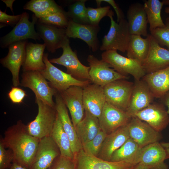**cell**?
<instances>
[{
  "label": "cell",
  "instance_id": "obj_13",
  "mask_svg": "<svg viewBox=\"0 0 169 169\" xmlns=\"http://www.w3.org/2000/svg\"><path fill=\"white\" fill-rule=\"evenodd\" d=\"M132 117L126 111L106 102L98 119L101 130L107 135L127 125Z\"/></svg>",
  "mask_w": 169,
  "mask_h": 169
},
{
  "label": "cell",
  "instance_id": "obj_20",
  "mask_svg": "<svg viewBox=\"0 0 169 169\" xmlns=\"http://www.w3.org/2000/svg\"><path fill=\"white\" fill-rule=\"evenodd\" d=\"M150 49L142 66L146 74L164 69L169 66V50L161 47L155 38L149 34Z\"/></svg>",
  "mask_w": 169,
  "mask_h": 169
},
{
  "label": "cell",
  "instance_id": "obj_27",
  "mask_svg": "<svg viewBox=\"0 0 169 169\" xmlns=\"http://www.w3.org/2000/svg\"><path fill=\"white\" fill-rule=\"evenodd\" d=\"M148 85L154 98H162L169 91V66L146 74L142 79Z\"/></svg>",
  "mask_w": 169,
  "mask_h": 169
},
{
  "label": "cell",
  "instance_id": "obj_46",
  "mask_svg": "<svg viewBox=\"0 0 169 169\" xmlns=\"http://www.w3.org/2000/svg\"><path fill=\"white\" fill-rule=\"evenodd\" d=\"M7 169H27L25 167L21 166L19 164L13 162L11 166Z\"/></svg>",
  "mask_w": 169,
  "mask_h": 169
},
{
  "label": "cell",
  "instance_id": "obj_3",
  "mask_svg": "<svg viewBox=\"0 0 169 169\" xmlns=\"http://www.w3.org/2000/svg\"><path fill=\"white\" fill-rule=\"evenodd\" d=\"M20 85L30 89L35 97L49 106L55 108L53 97L58 92L52 87L41 72L37 70L23 71Z\"/></svg>",
  "mask_w": 169,
  "mask_h": 169
},
{
  "label": "cell",
  "instance_id": "obj_10",
  "mask_svg": "<svg viewBox=\"0 0 169 169\" xmlns=\"http://www.w3.org/2000/svg\"><path fill=\"white\" fill-rule=\"evenodd\" d=\"M63 52L59 57L49 59L52 63L65 67L67 73L80 80L90 81L89 72L90 67L83 64L79 59L76 53L70 47L69 42L62 48Z\"/></svg>",
  "mask_w": 169,
  "mask_h": 169
},
{
  "label": "cell",
  "instance_id": "obj_32",
  "mask_svg": "<svg viewBox=\"0 0 169 169\" xmlns=\"http://www.w3.org/2000/svg\"><path fill=\"white\" fill-rule=\"evenodd\" d=\"M50 136L59 149L60 156L74 160L70 142L62 128L57 115Z\"/></svg>",
  "mask_w": 169,
  "mask_h": 169
},
{
  "label": "cell",
  "instance_id": "obj_47",
  "mask_svg": "<svg viewBox=\"0 0 169 169\" xmlns=\"http://www.w3.org/2000/svg\"><path fill=\"white\" fill-rule=\"evenodd\" d=\"M133 169H149V168L142 163L140 162L136 165Z\"/></svg>",
  "mask_w": 169,
  "mask_h": 169
},
{
  "label": "cell",
  "instance_id": "obj_29",
  "mask_svg": "<svg viewBox=\"0 0 169 169\" xmlns=\"http://www.w3.org/2000/svg\"><path fill=\"white\" fill-rule=\"evenodd\" d=\"M75 129L82 145L92 140L101 130L98 118L85 111L84 118Z\"/></svg>",
  "mask_w": 169,
  "mask_h": 169
},
{
  "label": "cell",
  "instance_id": "obj_44",
  "mask_svg": "<svg viewBox=\"0 0 169 169\" xmlns=\"http://www.w3.org/2000/svg\"><path fill=\"white\" fill-rule=\"evenodd\" d=\"M102 2H106L111 6L114 9L117 17V22L125 19L124 14L122 10L114 0H97L96 2L98 7H100V4Z\"/></svg>",
  "mask_w": 169,
  "mask_h": 169
},
{
  "label": "cell",
  "instance_id": "obj_19",
  "mask_svg": "<svg viewBox=\"0 0 169 169\" xmlns=\"http://www.w3.org/2000/svg\"><path fill=\"white\" fill-rule=\"evenodd\" d=\"M74 160L77 169H133L136 165L125 161L105 160L87 154L83 149L75 156Z\"/></svg>",
  "mask_w": 169,
  "mask_h": 169
},
{
  "label": "cell",
  "instance_id": "obj_35",
  "mask_svg": "<svg viewBox=\"0 0 169 169\" xmlns=\"http://www.w3.org/2000/svg\"><path fill=\"white\" fill-rule=\"evenodd\" d=\"M86 0L74 1L68 7L66 12L67 17L74 22L82 24H90L85 5Z\"/></svg>",
  "mask_w": 169,
  "mask_h": 169
},
{
  "label": "cell",
  "instance_id": "obj_15",
  "mask_svg": "<svg viewBox=\"0 0 169 169\" xmlns=\"http://www.w3.org/2000/svg\"><path fill=\"white\" fill-rule=\"evenodd\" d=\"M167 158L166 149L157 142L141 148L135 162L136 164L142 163L149 169H168L164 163Z\"/></svg>",
  "mask_w": 169,
  "mask_h": 169
},
{
  "label": "cell",
  "instance_id": "obj_41",
  "mask_svg": "<svg viewBox=\"0 0 169 169\" xmlns=\"http://www.w3.org/2000/svg\"><path fill=\"white\" fill-rule=\"evenodd\" d=\"M74 160L60 156L48 169H75Z\"/></svg>",
  "mask_w": 169,
  "mask_h": 169
},
{
  "label": "cell",
  "instance_id": "obj_14",
  "mask_svg": "<svg viewBox=\"0 0 169 169\" xmlns=\"http://www.w3.org/2000/svg\"><path fill=\"white\" fill-rule=\"evenodd\" d=\"M127 126L130 138L141 148L158 142L161 138L160 132L136 117L132 116Z\"/></svg>",
  "mask_w": 169,
  "mask_h": 169
},
{
  "label": "cell",
  "instance_id": "obj_28",
  "mask_svg": "<svg viewBox=\"0 0 169 169\" xmlns=\"http://www.w3.org/2000/svg\"><path fill=\"white\" fill-rule=\"evenodd\" d=\"M44 44L27 43L25 60L22 65L23 71L37 70L41 71L46 67L43 61Z\"/></svg>",
  "mask_w": 169,
  "mask_h": 169
},
{
  "label": "cell",
  "instance_id": "obj_31",
  "mask_svg": "<svg viewBox=\"0 0 169 169\" xmlns=\"http://www.w3.org/2000/svg\"><path fill=\"white\" fill-rule=\"evenodd\" d=\"M23 8L32 12L38 19L64 11L53 0H31L25 4Z\"/></svg>",
  "mask_w": 169,
  "mask_h": 169
},
{
  "label": "cell",
  "instance_id": "obj_1",
  "mask_svg": "<svg viewBox=\"0 0 169 169\" xmlns=\"http://www.w3.org/2000/svg\"><path fill=\"white\" fill-rule=\"evenodd\" d=\"M39 139L29 133L27 125L21 120L9 127L4 132L0 142L5 148L13 151V162H16L28 169L37 149Z\"/></svg>",
  "mask_w": 169,
  "mask_h": 169
},
{
  "label": "cell",
  "instance_id": "obj_18",
  "mask_svg": "<svg viewBox=\"0 0 169 169\" xmlns=\"http://www.w3.org/2000/svg\"><path fill=\"white\" fill-rule=\"evenodd\" d=\"M55 109L58 119L70 142L72 151L74 157L82 149V145L78 136L75 128L69 117L67 108L60 94L55 95Z\"/></svg>",
  "mask_w": 169,
  "mask_h": 169
},
{
  "label": "cell",
  "instance_id": "obj_26",
  "mask_svg": "<svg viewBox=\"0 0 169 169\" xmlns=\"http://www.w3.org/2000/svg\"><path fill=\"white\" fill-rule=\"evenodd\" d=\"M126 17L131 34L148 36V23L143 4L139 3L131 4L127 10Z\"/></svg>",
  "mask_w": 169,
  "mask_h": 169
},
{
  "label": "cell",
  "instance_id": "obj_21",
  "mask_svg": "<svg viewBox=\"0 0 169 169\" xmlns=\"http://www.w3.org/2000/svg\"><path fill=\"white\" fill-rule=\"evenodd\" d=\"M59 93L69 110L72 121L75 128L84 117L83 88L78 86H71Z\"/></svg>",
  "mask_w": 169,
  "mask_h": 169
},
{
  "label": "cell",
  "instance_id": "obj_36",
  "mask_svg": "<svg viewBox=\"0 0 169 169\" xmlns=\"http://www.w3.org/2000/svg\"><path fill=\"white\" fill-rule=\"evenodd\" d=\"M69 21L66 12H59L38 19V22L55 27L66 28Z\"/></svg>",
  "mask_w": 169,
  "mask_h": 169
},
{
  "label": "cell",
  "instance_id": "obj_22",
  "mask_svg": "<svg viewBox=\"0 0 169 169\" xmlns=\"http://www.w3.org/2000/svg\"><path fill=\"white\" fill-rule=\"evenodd\" d=\"M132 116L145 122L158 132L165 129L169 123V116L164 105L153 103Z\"/></svg>",
  "mask_w": 169,
  "mask_h": 169
},
{
  "label": "cell",
  "instance_id": "obj_34",
  "mask_svg": "<svg viewBox=\"0 0 169 169\" xmlns=\"http://www.w3.org/2000/svg\"><path fill=\"white\" fill-rule=\"evenodd\" d=\"M141 148L130 138L119 149L112 154L110 161H125L135 164V160Z\"/></svg>",
  "mask_w": 169,
  "mask_h": 169
},
{
  "label": "cell",
  "instance_id": "obj_11",
  "mask_svg": "<svg viewBox=\"0 0 169 169\" xmlns=\"http://www.w3.org/2000/svg\"><path fill=\"white\" fill-rule=\"evenodd\" d=\"M27 43V40H24L11 44L8 47V52L7 55L0 59L1 64L11 73L13 86L18 87L20 84L19 73L25 60Z\"/></svg>",
  "mask_w": 169,
  "mask_h": 169
},
{
  "label": "cell",
  "instance_id": "obj_7",
  "mask_svg": "<svg viewBox=\"0 0 169 169\" xmlns=\"http://www.w3.org/2000/svg\"><path fill=\"white\" fill-rule=\"evenodd\" d=\"M29 15L26 12L22 13L21 17L13 29L0 39L2 48L8 47L11 44L17 42L32 39L35 40L41 39L35 29V25L38 18L34 15L31 22L29 20Z\"/></svg>",
  "mask_w": 169,
  "mask_h": 169
},
{
  "label": "cell",
  "instance_id": "obj_50",
  "mask_svg": "<svg viewBox=\"0 0 169 169\" xmlns=\"http://www.w3.org/2000/svg\"><path fill=\"white\" fill-rule=\"evenodd\" d=\"M162 2L164 5H169V0H164Z\"/></svg>",
  "mask_w": 169,
  "mask_h": 169
},
{
  "label": "cell",
  "instance_id": "obj_39",
  "mask_svg": "<svg viewBox=\"0 0 169 169\" xmlns=\"http://www.w3.org/2000/svg\"><path fill=\"white\" fill-rule=\"evenodd\" d=\"M165 26L150 32L151 35L160 45L166 46L169 50V17L165 21Z\"/></svg>",
  "mask_w": 169,
  "mask_h": 169
},
{
  "label": "cell",
  "instance_id": "obj_49",
  "mask_svg": "<svg viewBox=\"0 0 169 169\" xmlns=\"http://www.w3.org/2000/svg\"><path fill=\"white\" fill-rule=\"evenodd\" d=\"M161 144L162 146L165 149L169 148V142H163L161 143Z\"/></svg>",
  "mask_w": 169,
  "mask_h": 169
},
{
  "label": "cell",
  "instance_id": "obj_4",
  "mask_svg": "<svg viewBox=\"0 0 169 169\" xmlns=\"http://www.w3.org/2000/svg\"><path fill=\"white\" fill-rule=\"evenodd\" d=\"M110 15L111 25L109 30L102 40L100 49L101 51L110 50H119L122 52L126 51L131 36L127 20L123 19L116 22Z\"/></svg>",
  "mask_w": 169,
  "mask_h": 169
},
{
  "label": "cell",
  "instance_id": "obj_48",
  "mask_svg": "<svg viewBox=\"0 0 169 169\" xmlns=\"http://www.w3.org/2000/svg\"><path fill=\"white\" fill-rule=\"evenodd\" d=\"M7 5V7H9L12 12H13L12 4L15 0H2Z\"/></svg>",
  "mask_w": 169,
  "mask_h": 169
},
{
  "label": "cell",
  "instance_id": "obj_2",
  "mask_svg": "<svg viewBox=\"0 0 169 169\" xmlns=\"http://www.w3.org/2000/svg\"><path fill=\"white\" fill-rule=\"evenodd\" d=\"M38 106V113L35 119L27 125L30 134L41 139L50 136L57 116L55 108L46 104L35 97Z\"/></svg>",
  "mask_w": 169,
  "mask_h": 169
},
{
  "label": "cell",
  "instance_id": "obj_9",
  "mask_svg": "<svg viewBox=\"0 0 169 169\" xmlns=\"http://www.w3.org/2000/svg\"><path fill=\"white\" fill-rule=\"evenodd\" d=\"M87 61L90 67L89 72L91 82L104 87L114 81L120 79H126L127 76L117 72L108 63L102 60H99L93 55H89Z\"/></svg>",
  "mask_w": 169,
  "mask_h": 169
},
{
  "label": "cell",
  "instance_id": "obj_30",
  "mask_svg": "<svg viewBox=\"0 0 169 169\" xmlns=\"http://www.w3.org/2000/svg\"><path fill=\"white\" fill-rule=\"evenodd\" d=\"M150 46L149 34L146 38L140 35L131 34L126 51L127 57L142 64L148 54Z\"/></svg>",
  "mask_w": 169,
  "mask_h": 169
},
{
  "label": "cell",
  "instance_id": "obj_6",
  "mask_svg": "<svg viewBox=\"0 0 169 169\" xmlns=\"http://www.w3.org/2000/svg\"><path fill=\"white\" fill-rule=\"evenodd\" d=\"M48 56V53L44 54L43 61L46 67L44 69L40 72L49 81L50 86L58 92H63L71 86H78L83 88L91 83L89 80H78L70 74L61 70L50 62Z\"/></svg>",
  "mask_w": 169,
  "mask_h": 169
},
{
  "label": "cell",
  "instance_id": "obj_8",
  "mask_svg": "<svg viewBox=\"0 0 169 169\" xmlns=\"http://www.w3.org/2000/svg\"><path fill=\"white\" fill-rule=\"evenodd\" d=\"M134 83L125 79L117 80L103 87L106 102L120 110L126 111Z\"/></svg>",
  "mask_w": 169,
  "mask_h": 169
},
{
  "label": "cell",
  "instance_id": "obj_33",
  "mask_svg": "<svg viewBox=\"0 0 169 169\" xmlns=\"http://www.w3.org/2000/svg\"><path fill=\"white\" fill-rule=\"evenodd\" d=\"M163 5V2L159 0H148L144 2L143 5L150 32L165 26L161 16V11Z\"/></svg>",
  "mask_w": 169,
  "mask_h": 169
},
{
  "label": "cell",
  "instance_id": "obj_40",
  "mask_svg": "<svg viewBox=\"0 0 169 169\" xmlns=\"http://www.w3.org/2000/svg\"><path fill=\"white\" fill-rule=\"evenodd\" d=\"M14 161L13 154L12 151L6 149L0 142V169H7L12 165Z\"/></svg>",
  "mask_w": 169,
  "mask_h": 169
},
{
  "label": "cell",
  "instance_id": "obj_5",
  "mask_svg": "<svg viewBox=\"0 0 169 169\" xmlns=\"http://www.w3.org/2000/svg\"><path fill=\"white\" fill-rule=\"evenodd\" d=\"M101 58L117 72L127 76L131 75L135 80L141 79L146 74L141 63L121 55L116 50L104 51L101 54Z\"/></svg>",
  "mask_w": 169,
  "mask_h": 169
},
{
  "label": "cell",
  "instance_id": "obj_12",
  "mask_svg": "<svg viewBox=\"0 0 169 169\" xmlns=\"http://www.w3.org/2000/svg\"><path fill=\"white\" fill-rule=\"evenodd\" d=\"M60 156L59 149L51 136L39 139L37 149L28 169H48Z\"/></svg>",
  "mask_w": 169,
  "mask_h": 169
},
{
  "label": "cell",
  "instance_id": "obj_17",
  "mask_svg": "<svg viewBox=\"0 0 169 169\" xmlns=\"http://www.w3.org/2000/svg\"><path fill=\"white\" fill-rule=\"evenodd\" d=\"M37 32L44 42L47 50L52 53L69 42L65 28H59L37 22Z\"/></svg>",
  "mask_w": 169,
  "mask_h": 169
},
{
  "label": "cell",
  "instance_id": "obj_16",
  "mask_svg": "<svg viewBox=\"0 0 169 169\" xmlns=\"http://www.w3.org/2000/svg\"><path fill=\"white\" fill-rule=\"evenodd\" d=\"M100 29L99 25L78 23L69 19L66 28V35L69 38L82 40L93 52L96 51L99 48L97 35Z\"/></svg>",
  "mask_w": 169,
  "mask_h": 169
},
{
  "label": "cell",
  "instance_id": "obj_45",
  "mask_svg": "<svg viewBox=\"0 0 169 169\" xmlns=\"http://www.w3.org/2000/svg\"><path fill=\"white\" fill-rule=\"evenodd\" d=\"M161 99H162L165 104L168 107L167 112V113L169 114V91L166 93Z\"/></svg>",
  "mask_w": 169,
  "mask_h": 169
},
{
  "label": "cell",
  "instance_id": "obj_43",
  "mask_svg": "<svg viewBox=\"0 0 169 169\" xmlns=\"http://www.w3.org/2000/svg\"><path fill=\"white\" fill-rule=\"evenodd\" d=\"M22 14L17 15H10L0 10V22L6 26L10 25L12 27L15 26L20 20Z\"/></svg>",
  "mask_w": 169,
  "mask_h": 169
},
{
  "label": "cell",
  "instance_id": "obj_42",
  "mask_svg": "<svg viewBox=\"0 0 169 169\" xmlns=\"http://www.w3.org/2000/svg\"><path fill=\"white\" fill-rule=\"evenodd\" d=\"M8 95L11 101L15 104L22 103L25 97L27 96L26 92L18 86L12 87Z\"/></svg>",
  "mask_w": 169,
  "mask_h": 169
},
{
  "label": "cell",
  "instance_id": "obj_23",
  "mask_svg": "<svg viewBox=\"0 0 169 169\" xmlns=\"http://www.w3.org/2000/svg\"><path fill=\"white\" fill-rule=\"evenodd\" d=\"M154 98L145 81L142 79L135 80L126 112L132 116L151 104Z\"/></svg>",
  "mask_w": 169,
  "mask_h": 169
},
{
  "label": "cell",
  "instance_id": "obj_24",
  "mask_svg": "<svg viewBox=\"0 0 169 169\" xmlns=\"http://www.w3.org/2000/svg\"><path fill=\"white\" fill-rule=\"evenodd\" d=\"M83 102L85 111L98 118L106 102L103 87L94 84L84 87Z\"/></svg>",
  "mask_w": 169,
  "mask_h": 169
},
{
  "label": "cell",
  "instance_id": "obj_52",
  "mask_svg": "<svg viewBox=\"0 0 169 169\" xmlns=\"http://www.w3.org/2000/svg\"><path fill=\"white\" fill-rule=\"evenodd\" d=\"M166 150L167 153V158L169 157V148L166 149Z\"/></svg>",
  "mask_w": 169,
  "mask_h": 169
},
{
  "label": "cell",
  "instance_id": "obj_38",
  "mask_svg": "<svg viewBox=\"0 0 169 169\" xmlns=\"http://www.w3.org/2000/svg\"><path fill=\"white\" fill-rule=\"evenodd\" d=\"M110 9V7L108 6L96 8H87V15L90 24L99 25L100 21L104 17L114 16V13Z\"/></svg>",
  "mask_w": 169,
  "mask_h": 169
},
{
  "label": "cell",
  "instance_id": "obj_51",
  "mask_svg": "<svg viewBox=\"0 0 169 169\" xmlns=\"http://www.w3.org/2000/svg\"><path fill=\"white\" fill-rule=\"evenodd\" d=\"M165 12L167 13H169V7H166L165 8Z\"/></svg>",
  "mask_w": 169,
  "mask_h": 169
},
{
  "label": "cell",
  "instance_id": "obj_37",
  "mask_svg": "<svg viewBox=\"0 0 169 169\" xmlns=\"http://www.w3.org/2000/svg\"><path fill=\"white\" fill-rule=\"evenodd\" d=\"M107 134L101 130L91 141L82 145V149L88 154L97 157Z\"/></svg>",
  "mask_w": 169,
  "mask_h": 169
},
{
  "label": "cell",
  "instance_id": "obj_25",
  "mask_svg": "<svg viewBox=\"0 0 169 169\" xmlns=\"http://www.w3.org/2000/svg\"><path fill=\"white\" fill-rule=\"evenodd\" d=\"M130 138L127 125L107 135L97 157L110 161L113 153L121 147Z\"/></svg>",
  "mask_w": 169,
  "mask_h": 169
}]
</instances>
